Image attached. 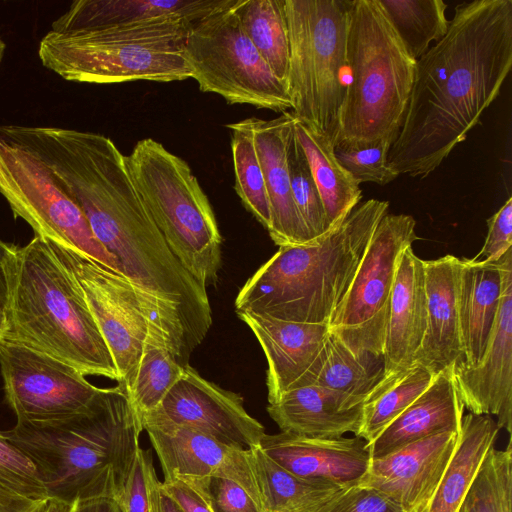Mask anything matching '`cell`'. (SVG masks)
<instances>
[{
    "label": "cell",
    "instance_id": "16",
    "mask_svg": "<svg viewBox=\"0 0 512 512\" xmlns=\"http://www.w3.org/2000/svg\"><path fill=\"white\" fill-rule=\"evenodd\" d=\"M503 287L498 314L477 365H453L460 400L470 413L495 415L499 429L512 426V249L502 256Z\"/></svg>",
    "mask_w": 512,
    "mask_h": 512
},
{
    "label": "cell",
    "instance_id": "46",
    "mask_svg": "<svg viewBox=\"0 0 512 512\" xmlns=\"http://www.w3.org/2000/svg\"><path fill=\"white\" fill-rule=\"evenodd\" d=\"M42 503L0 489V512H36Z\"/></svg>",
    "mask_w": 512,
    "mask_h": 512
},
{
    "label": "cell",
    "instance_id": "14",
    "mask_svg": "<svg viewBox=\"0 0 512 512\" xmlns=\"http://www.w3.org/2000/svg\"><path fill=\"white\" fill-rule=\"evenodd\" d=\"M154 413L236 448L260 447L264 426L244 408L243 398L185 365L179 380Z\"/></svg>",
    "mask_w": 512,
    "mask_h": 512
},
{
    "label": "cell",
    "instance_id": "44",
    "mask_svg": "<svg viewBox=\"0 0 512 512\" xmlns=\"http://www.w3.org/2000/svg\"><path fill=\"white\" fill-rule=\"evenodd\" d=\"M162 489L183 512H212L205 499L191 486L176 478L164 479Z\"/></svg>",
    "mask_w": 512,
    "mask_h": 512
},
{
    "label": "cell",
    "instance_id": "12",
    "mask_svg": "<svg viewBox=\"0 0 512 512\" xmlns=\"http://www.w3.org/2000/svg\"><path fill=\"white\" fill-rule=\"evenodd\" d=\"M411 215L387 213L378 223L344 298L327 326L352 352L382 358L391 291L402 251L418 239Z\"/></svg>",
    "mask_w": 512,
    "mask_h": 512
},
{
    "label": "cell",
    "instance_id": "23",
    "mask_svg": "<svg viewBox=\"0 0 512 512\" xmlns=\"http://www.w3.org/2000/svg\"><path fill=\"white\" fill-rule=\"evenodd\" d=\"M234 0H79L53 21L51 31L73 34L184 18L194 23L232 4Z\"/></svg>",
    "mask_w": 512,
    "mask_h": 512
},
{
    "label": "cell",
    "instance_id": "11",
    "mask_svg": "<svg viewBox=\"0 0 512 512\" xmlns=\"http://www.w3.org/2000/svg\"><path fill=\"white\" fill-rule=\"evenodd\" d=\"M0 194L14 217L27 222L35 236L119 272L114 258L96 239L83 212L64 192L48 166L1 131Z\"/></svg>",
    "mask_w": 512,
    "mask_h": 512
},
{
    "label": "cell",
    "instance_id": "10",
    "mask_svg": "<svg viewBox=\"0 0 512 512\" xmlns=\"http://www.w3.org/2000/svg\"><path fill=\"white\" fill-rule=\"evenodd\" d=\"M239 0L194 22L184 56L202 92L229 104H248L276 112L292 108L287 84L276 77L246 35L236 14Z\"/></svg>",
    "mask_w": 512,
    "mask_h": 512
},
{
    "label": "cell",
    "instance_id": "31",
    "mask_svg": "<svg viewBox=\"0 0 512 512\" xmlns=\"http://www.w3.org/2000/svg\"><path fill=\"white\" fill-rule=\"evenodd\" d=\"M435 376L414 363L409 368L384 375L362 404V421L355 436L372 442L432 383Z\"/></svg>",
    "mask_w": 512,
    "mask_h": 512
},
{
    "label": "cell",
    "instance_id": "40",
    "mask_svg": "<svg viewBox=\"0 0 512 512\" xmlns=\"http://www.w3.org/2000/svg\"><path fill=\"white\" fill-rule=\"evenodd\" d=\"M183 482L205 499L212 512H264L246 490L230 479L209 477Z\"/></svg>",
    "mask_w": 512,
    "mask_h": 512
},
{
    "label": "cell",
    "instance_id": "33",
    "mask_svg": "<svg viewBox=\"0 0 512 512\" xmlns=\"http://www.w3.org/2000/svg\"><path fill=\"white\" fill-rule=\"evenodd\" d=\"M408 53L417 61L432 41L447 33V4L442 0H377Z\"/></svg>",
    "mask_w": 512,
    "mask_h": 512
},
{
    "label": "cell",
    "instance_id": "32",
    "mask_svg": "<svg viewBox=\"0 0 512 512\" xmlns=\"http://www.w3.org/2000/svg\"><path fill=\"white\" fill-rule=\"evenodd\" d=\"M235 10L255 48L287 84L290 47L284 0H239Z\"/></svg>",
    "mask_w": 512,
    "mask_h": 512
},
{
    "label": "cell",
    "instance_id": "5",
    "mask_svg": "<svg viewBox=\"0 0 512 512\" xmlns=\"http://www.w3.org/2000/svg\"><path fill=\"white\" fill-rule=\"evenodd\" d=\"M346 56L348 78L334 146L396 138L412 90L416 60L377 0H353Z\"/></svg>",
    "mask_w": 512,
    "mask_h": 512
},
{
    "label": "cell",
    "instance_id": "24",
    "mask_svg": "<svg viewBox=\"0 0 512 512\" xmlns=\"http://www.w3.org/2000/svg\"><path fill=\"white\" fill-rule=\"evenodd\" d=\"M267 412L281 432L307 438L356 435L362 421V404L317 385L287 391L268 405Z\"/></svg>",
    "mask_w": 512,
    "mask_h": 512
},
{
    "label": "cell",
    "instance_id": "13",
    "mask_svg": "<svg viewBox=\"0 0 512 512\" xmlns=\"http://www.w3.org/2000/svg\"><path fill=\"white\" fill-rule=\"evenodd\" d=\"M0 371L17 422L45 423L79 414L102 390L77 368L8 340L0 341Z\"/></svg>",
    "mask_w": 512,
    "mask_h": 512
},
{
    "label": "cell",
    "instance_id": "45",
    "mask_svg": "<svg viewBox=\"0 0 512 512\" xmlns=\"http://www.w3.org/2000/svg\"><path fill=\"white\" fill-rule=\"evenodd\" d=\"M19 247L0 238V299L7 305L10 283Z\"/></svg>",
    "mask_w": 512,
    "mask_h": 512
},
{
    "label": "cell",
    "instance_id": "51",
    "mask_svg": "<svg viewBox=\"0 0 512 512\" xmlns=\"http://www.w3.org/2000/svg\"><path fill=\"white\" fill-rule=\"evenodd\" d=\"M5 48H6L5 43L3 42V40L0 39V63H1L2 59H3Z\"/></svg>",
    "mask_w": 512,
    "mask_h": 512
},
{
    "label": "cell",
    "instance_id": "8",
    "mask_svg": "<svg viewBox=\"0 0 512 512\" xmlns=\"http://www.w3.org/2000/svg\"><path fill=\"white\" fill-rule=\"evenodd\" d=\"M125 166L150 217L184 269L207 289L222 266L212 206L189 165L152 138L138 141Z\"/></svg>",
    "mask_w": 512,
    "mask_h": 512
},
{
    "label": "cell",
    "instance_id": "42",
    "mask_svg": "<svg viewBox=\"0 0 512 512\" xmlns=\"http://www.w3.org/2000/svg\"><path fill=\"white\" fill-rule=\"evenodd\" d=\"M319 512H406L381 492L352 485L338 492Z\"/></svg>",
    "mask_w": 512,
    "mask_h": 512
},
{
    "label": "cell",
    "instance_id": "39",
    "mask_svg": "<svg viewBox=\"0 0 512 512\" xmlns=\"http://www.w3.org/2000/svg\"><path fill=\"white\" fill-rule=\"evenodd\" d=\"M0 489L34 500L47 499L34 463L0 431Z\"/></svg>",
    "mask_w": 512,
    "mask_h": 512
},
{
    "label": "cell",
    "instance_id": "25",
    "mask_svg": "<svg viewBox=\"0 0 512 512\" xmlns=\"http://www.w3.org/2000/svg\"><path fill=\"white\" fill-rule=\"evenodd\" d=\"M464 406L453 377V366L435 376L430 386L372 442L366 443L371 459L383 457L405 445L446 432H460Z\"/></svg>",
    "mask_w": 512,
    "mask_h": 512
},
{
    "label": "cell",
    "instance_id": "15",
    "mask_svg": "<svg viewBox=\"0 0 512 512\" xmlns=\"http://www.w3.org/2000/svg\"><path fill=\"white\" fill-rule=\"evenodd\" d=\"M141 424L157 453L164 479L227 478L239 484L261 506L248 449L229 446L154 413L144 415Z\"/></svg>",
    "mask_w": 512,
    "mask_h": 512
},
{
    "label": "cell",
    "instance_id": "48",
    "mask_svg": "<svg viewBox=\"0 0 512 512\" xmlns=\"http://www.w3.org/2000/svg\"><path fill=\"white\" fill-rule=\"evenodd\" d=\"M151 493L154 512H183L179 505L162 489L157 476L152 482Z\"/></svg>",
    "mask_w": 512,
    "mask_h": 512
},
{
    "label": "cell",
    "instance_id": "20",
    "mask_svg": "<svg viewBox=\"0 0 512 512\" xmlns=\"http://www.w3.org/2000/svg\"><path fill=\"white\" fill-rule=\"evenodd\" d=\"M259 156L268 193L273 242L280 246H296L312 242L293 200L287 165V139L293 129L294 115L284 112L279 117L263 120L246 118Z\"/></svg>",
    "mask_w": 512,
    "mask_h": 512
},
{
    "label": "cell",
    "instance_id": "26",
    "mask_svg": "<svg viewBox=\"0 0 512 512\" xmlns=\"http://www.w3.org/2000/svg\"><path fill=\"white\" fill-rule=\"evenodd\" d=\"M502 257L496 262L461 259L458 309L465 364L482 359L502 295Z\"/></svg>",
    "mask_w": 512,
    "mask_h": 512
},
{
    "label": "cell",
    "instance_id": "43",
    "mask_svg": "<svg viewBox=\"0 0 512 512\" xmlns=\"http://www.w3.org/2000/svg\"><path fill=\"white\" fill-rule=\"evenodd\" d=\"M488 232L481 250L471 258L496 262L512 247V198L487 220Z\"/></svg>",
    "mask_w": 512,
    "mask_h": 512
},
{
    "label": "cell",
    "instance_id": "4",
    "mask_svg": "<svg viewBox=\"0 0 512 512\" xmlns=\"http://www.w3.org/2000/svg\"><path fill=\"white\" fill-rule=\"evenodd\" d=\"M16 342L61 360L85 375L118 380L111 352L82 291L48 241L19 247L7 303Z\"/></svg>",
    "mask_w": 512,
    "mask_h": 512
},
{
    "label": "cell",
    "instance_id": "3",
    "mask_svg": "<svg viewBox=\"0 0 512 512\" xmlns=\"http://www.w3.org/2000/svg\"><path fill=\"white\" fill-rule=\"evenodd\" d=\"M388 208L384 200L361 202L322 237L280 246L240 289L236 313L327 325Z\"/></svg>",
    "mask_w": 512,
    "mask_h": 512
},
{
    "label": "cell",
    "instance_id": "27",
    "mask_svg": "<svg viewBox=\"0 0 512 512\" xmlns=\"http://www.w3.org/2000/svg\"><path fill=\"white\" fill-rule=\"evenodd\" d=\"M294 132L319 191L329 230L340 225L360 203L362 191L338 162L331 139L309 122L294 116Z\"/></svg>",
    "mask_w": 512,
    "mask_h": 512
},
{
    "label": "cell",
    "instance_id": "49",
    "mask_svg": "<svg viewBox=\"0 0 512 512\" xmlns=\"http://www.w3.org/2000/svg\"><path fill=\"white\" fill-rule=\"evenodd\" d=\"M74 503L48 497L36 512H72Z\"/></svg>",
    "mask_w": 512,
    "mask_h": 512
},
{
    "label": "cell",
    "instance_id": "35",
    "mask_svg": "<svg viewBox=\"0 0 512 512\" xmlns=\"http://www.w3.org/2000/svg\"><path fill=\"white\" fill-rule=\"evenodd\" d=\"M457 512H512V447H492Z\"/></svg>",
    "mask_w": 512,
    "mask_h": 512
},
{
    "label": "cell",
    "instance_id": "36",
    "mask_svg": "<svg viewBox=\"0 0 512 512\" xmlns=\"http://www.w3.org/2000/svg\"><path fill=\"white\" fill-rule=\"evenodd\" d=\"M183 368L166 347L153 342L146 345L135 383L127 395L140 423L144 415L160 406L179 380Z\"/></svg>",
    "mask_w": 512,
    "mask_h": 512
},
{
    "label": "cell",
    "instance_id": "34",
    "mask_svg": "<svg viewBox=\"0 0 512 512\" xmlns=\"http://www.w3.org/2000/svg\"><path fill=\"white\" fill-rule=\"evenodd\" d=\"M231 130V151L235 191L245 208L269 230L271 212L265 179L247 120L227 125Z\"/></svg>",
    "mask_w": 512,
    "mask_h": 512
},
{
    "label": "cell",
    "instance_id": "28",
    "mask_svg": "<svg viewBox=\"0 0 512 512\" xmlns=\"http://www.w3.org/2000/svg\"><path fill=\"white\" fill-rule=\"evenodd\" d=\"M499 427L490 415H463L453 456L429 503L422 512H457L488 451L494 447Z\"/></svg>",
    "mask_w": 512,
    "mask_h": 512
},
{
    "label": "cell",
    "instance_id": "47",
    "mask_svg": "<svg viewBox=\"0 0 512 512\" xmlns=\"http://www.w3.org/2000/svg\"><path fill=\"white\" fill-rule=\"evenodd\" d=\"M72 512H121L117 499L96 497L74 503Z\"/></svg>",
    "mask_w": 512,
    "mask_h": 512
},
{
    "label": "cell",
    "instance_id": "19",
    "mask_svg": "<svg viewBox=\"0 0 512 512\" xmlns=\"http://www.w3.org/2000/svg\"><path fill=\"white\" fill-rule=\"evenodd\" d=\"M260 344L266 361L269 404L298 386L314 364L328 334L326 324L290 322L237 313Z\"/></svg>",
    "mask_w": 512,
    "mask_h": 512
},
{
    "label": "cell",
    "instance_id": "41",
    "mask_svg": "<svg viewBox=\"0 0 512 512\" xmlns=\"http://www.w3.org/2000/svg\"><path fill=\"white\" fill-rule=\"evenodd\" d=\"M156 476L151 452L140 447L125 487L117 499L121 512H154L151 489Z\"/></svg>",
    "mask_w": 512,
    "mask_h": 512
},
{
    "label": "cell",
    "instance_id": "38",
    "mask_svg": "<svg viewBox=\"0 0 512 512\" xmlns=\"http://www.w3.org/2000/svg\"><path fill=\"white\" fill-rule=\"evenodd\" d=\"M394 140L387 137L368 144L337 145L334 146V154L358 184L373 182L386 185L399 176L388 164Z\"/></svg>",
    "mask_w": 512,
    "mask_h": 512
},
{
    "label": "cell",
    "instance_id": "17",
    "mask_svg": "<svg viewBox=\"0 0 512 512\" xmlns=\"http://www.w3.org/2000/svg\"><path fill=\"white\" fill-rule=\"evenodd\" d=\"M459 434L438 433L371 459L357 484L381 492L406 512H422L453 456Z\"/></svg>",
    "mask_w": 512,
    "mask_h": 512
},
{
    "label": "cell",
    "instance_id": "37",
    "mask_svg": "<svg viewBox=\"0 0 512 512\" xmlns=\"http://www.w3.org/2000/svg\"><path fill=\"white\" fill-rule=\"evenodd\" d=\"M286 156L293 200L310 238L314 241L330 230L309 163L296 138L294 124L287 139Z\"/></svg>",
    "mask_w": 512,
    "mask_h": 512
},
{
    "label": "cell",
    "instance_id": "6",
    "mask_svg": "<svg viewBox=\"0 0 512 512\" xmlns=\"http://www.w3.org/2000/svg\"><path fill=\"white\" fill-rule=\"evenodd\" d=\"M192 24L165 18L73 34L49 31L38 55L44 67L66 81H182L191 78L184 46Z\"/></svg>",
    "mask_w": 512,
    "mask_h": 512
},
{
    "label": "cell",
    "instance_id": "22",
    "mask_svg": "<svg viewBox=\"0 0 512 512\" xmlns=\"http://www.w3.org/2000/svg\"><path fill=\"white\" fill-rule=\"evenodd\" d=\"M427 326L424 260L405 248L399 256L382 351L384 375L409 368Z\"/></svg>",
    "mask_w": 512,
    "mask_h": 512
},
{
    "label": "cell",
    "instance_id": "21",
    "mask_svg": "<svg viewBox=\"0 0 512 512\" xmlns=\"http://www.w3.org/2000/svg\"><path fill=\"white\" fill-rule=\"evenodd\" d=\"M461 259L424 260L427 326L414 363L434 376L464 360L458 309Z\"/></svg>",
    "mask_w": 512,
    "mask_h": 512
},
{
    "label": "cell",
    "instance_id": "50",
    "mask_svg": "<svg viewBox=\"0 0 512 512\" xmlns=\"http://www.w3.org/2000/svg\"><path fill=\"white\" fill-rule=\"evenodd\" d=\"M9 331L7 305L0 299V341L5 340Z\"/></svg>",
    "mask_w": 512,
    "mask_h": 512
},
{
    "label": "cell",
    "instance_id": "7",
    "mask_svg": "<svg viewBox=\"0 0 512 512\" xmlns=\"http://www.w3.org/2000/svg\"><path fill=\"white\" fill-rule=\"evenodd\" d=\"M49 244L76 279L113 357L117 383L127 395L148 343L166 347L181 365L188 364L197 345L175 309L144 294L112 268Z\"/></svg>",
    "mask_w": 512,
    "mask_h": 512
},
{
    "label": "cell",
    "instance_id": "18",
    "mask_svg": "<svg viewBox=\"0 0 512 512\" xmlns=\"http://www.w3.org/2000/svg\"><path fill=\"white\" fill-rule=\"evenodd\" d=\"M259 448L294 475L343 487L356 485L371 460L366 442L357 436L318 439L280 432L265 434Z\"/></svg>",
    "mask_w": 512,
    "mask_h": 512
},
{
    "label": "cell",
    "instance_id": "30",
    "mask_svg": "<svg viewBox=\"0 0 512 512\" xmlns=\"http://www.w3.org/2000/svg\"><path fill=\"white\" fill-rule=\"evenodd\" d=\"M383 377L382 358L355 354L328 331L314 364L296 388L317 385L363 404Z\"/></svg>",
    "mask_w": 512,
    "mask_h": 512
},
{
    "label": "cell",
    "instance_id": "2",
    "mask_svg": "<svg viewBox=\"0 0 512 512\" xmlns=\"http://www.w3.org/2000/svg\"><path fill=\"white\" fill-rule=\"evenodd\" d=\"M142 431L126 392L117 385L102 388L79 414L45 423L17 422L3 433L34 463L47 497L73 504L119 498Z\"/></svg>",
    "mask_w": 512,
    "mask_h": 512
},
{
    "label": "cell",
    "instance_id": "29",
    "mask_svg": "<svg viewBox=\"0 0 512 512\" xmlns=\"http://www.w3.org/2000/svg\"><path fill=\"white\" fill-rule=\"evenodd\" d=\"M248 455L264 512H319L345 488L294 475L259 447L248 449Z\"/></svg>",
    "mask_w": 512,
    "mask_h": 512
},
{
    "label": "cell",
    "instance_id": "1",
    "mask_svg": "<svg viewBox=\"0 0 512 512\" xmlns=\"http://www.w3.org/2000/svg\"><path fill=\"white\" fill-rule=\"evenodd\" d=\"M511 67L512 0L458 4L446 35L416 61L389 166L427 177L478 124Z\"/></svg>",
    "mask_w": 512,
    "mask_h": 512
},
{
    "label": "cell",
    "instance_id": "9",
    "mask_svg": "<svg viewBox=\"0 0 512 512\" xmlns=\"http://www.w3.org/2000/svg\"><path fill=\"white\" fill-rule=\"evenodd\" d=\"M352 2L284 0L292 113L326 134L333 145L348 78L346 45Z\"/></svg>",
    "mask_w": 512,
    "mask_h": 512
}]
</instances>
